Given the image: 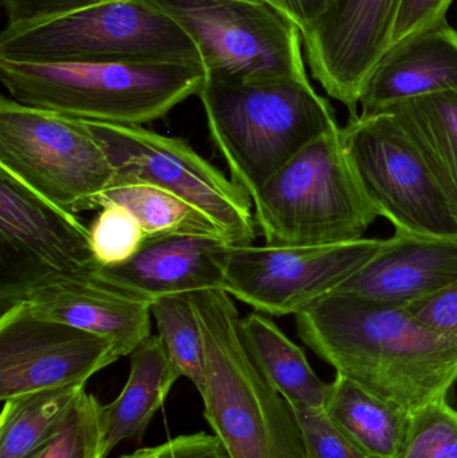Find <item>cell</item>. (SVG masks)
Wrapping results in <instances>:
<instances>
[{"label":"cell","mask_w":457,"mask_h":458,"mask_svg":"<svg viewBox=\"0 0 457 458\" xmlns=\"http://www.w3.org/2000/svg\"><path fill=\"white\" fill-rule=\"evenodd\" d=\"M298 334L338 374L412 411L457 384V336L439 333L405 307L329 293L295 315Z\"/></svg>","instance_id":"6da1fadb"},{"label":"cell","mask_w":457,"mask_h":458,"mask_svg":"<svg viewBox=\"0 0 457 458\" xmlns=\"http://www.w3.org/2000/svg\"><path fill=\"white\" fill-rule=\"evenodd\" d=\"M204 342V417L230 458H310L294 409L252 362L233 296L190 293Z\"/></svg>","instance_id":"7a4b0ae2"},{"label":"cell","mask_w":457,"mask_h":458,"mask_svg":"<svg viewBox=\"0 0 457 458\" xmlns=\"http://www.w3.org/2000/svg\"><path fill=\"white\" fill-rule=\"evenodd\" d=\"M198 96L212 142L233 182L250 198L303 148L340 128L334 110L309 78L259 82L207 78Z\"/></svg>","instance_id":"3957f363"},{"label":"cell","mask_w":457,"mask_h":458,"mask_svg":"<svg viewBox=\"0 0 457 458\" xmlns=\"http://www.w3.org/2000/svg\"><path fill=\"white\" fill-rule=\"evenodd\" d=\"M0 80L19 104L89 123L144 125L165 117L207 80L201 64H27L0 59Z\"/></svg>","instance_id":"277c9868"},{"label":"cell","mask_w":457,"mask_h":458,"mask_svg":"<svg viewBox=\"0 0 457 458\" xmlns=\"http://www.w3.org/2000/svg\"><path fill=\"white\" fill-rule=\"evenodd\" d=\"M0 59L27 64H201L192 40L149 0H109L40 23L5 27L0 34Z\"/></svg>","instance_id":"5b68a950"},{"label":"cell","mask_w":457,"mask_h":458,"mask_svg":"<svg viewBox=\"0 0 457 458\" xmlns=\"http://www.w3.org/2000/svg\"><path fill=\"white\" fill-rule=\"evenodd\" d=\"M251 199L267 245L351 242L378 217L346 157L341 128L303 148Z\"/></svg>","instance_id":"8992f818"},{"label":"cell","mask_w":457,"mask_h":458,"mask_svg":"<svg viewBox=\"0 0 457 458\" xmlns=\"http://www.w3.org/2000/svg\"><path fill=\"white\" fill-rule=\"evenodd\" d=\"M0 168L61 208H99L114 184L106 150L88 123L0 99Z\"/></svg>","instance_id":"52a82bcc"},{"label":"cell","mask_w":457,"mask_h":458,"mask_svg":"<svg viewBox=\"0 0 457 458\" xmlns=\"http://www.w3.org/2000/svg\"><path fill=\"white\" fill-rule=\"evenodd\" d=\"M200 54L207 78L259 82L308 78L302 34L265 0H149Z\"/></svg>","instance_id":"ba28073f"},{"label":"cell","mask_w":457,"mask_h":458,"mask_svg":"<svg viewBox=\"0 0 457 458\" xmlns=\"http://www.w3.org/2000/svg\"><path fill=\"white\" fill-rule=\"evenodd\" d=\"M86 123L106 150L117 174L115 182L163 188L211 217L228 244L254 242L258 225L251 198L187 141L141 125Z\"/></svg>","instance_id":"9c48e42d"},{"label":"cell","mask_w":457,"mask_h":458,"mask_svg":"<svg viewBox=\"0 0 457 458\" xmlns=\"http://www.w3.org/2000/svg\"><path fill=\"white\" fill-rule=\"evenodd\" d=\"M343 149L365 198L396 231L457 236V223L426 161L388 110L351 115Z\"/></svg>","instance_id":"30bf717a"},{"label":"cell","mask_w":457,"mask_h":458,"mask_svg":"<svg viewBox=\"0 0 457 458\" xmlns=\"http://www.w3.org/2000/svg\"><path fill=\"white\" fill-rule=\"evenodd\" d=\"M384 244L385 239L361 237L321 245H228L223 290L262 314L297 315L334 293Z\"/></svg>","instance_id":"8fae6325"},{"label":"cell","mask_w":457,"mask_h":458,"mask_svg":"<svg viewBox=\"0 0 457 458\" xmlns=\"http://www.w3.org/2000/svg\"><path fill=\"white\" fill-rule=\"evenodd\" d=\"M90 229L0 168V291L47 275H94Z\"/></svg>","instance_id":"7c38bea8"},{"label":"cell","mask_w":457,"mask_h":458,"mask_svg":"<svg viewBox=\"0 0 457 458\" xmlns=\"http://www.w3.org/2000/svg\"><path fill=\"white\" fill-rule=\"evenodd\" d=\"M112 342L35 317L23 307L0 309V400L43 390L86 386L120 360Z\"/></svg>","instance_id":"4fadbf2b"},{"label":"cell","mask_w":457,"mask_h":458,"mask_svg":"<svg viewBox=\"0 0 457 458\" xmlns=\"http://www.w3.org/2000/svg\"><path fill=\"white\" fill-rule=\"evenodd\" d=\"M402 0H334L303 32L311 74L332 98L357 114L365 83L391 47Z\"/></svg>","instance_id":"5bb4252c"},{"label":"cell","mask_w":457,"mask_h":458,"mask_svg":"<svg viewBox=\"0 0 457 458\" xmlns=\"http://www.w3.org/2000/svg\"><path fill=\"white\" fill-rule=\"evenodd\" d=\"M11 306L102 336L114 344L121 358L150 336L149 301L94 275H47L0 291V309Z\"/></svg>","instance_id":"9a60e30c"},{"label":"cell","mask_w":457,"mask_h":458,"mask_svg":"<svg viewBox=\"0 0 457 458\" xmlns=\"http://www.w3.org/2000/svg\"><path fill=\"white\" fill-rule=\"evenodd\" d=\"M457 284V236L396 231L380 252L333 293L407 307Z\"/></svg>","instance_id":"2e32d148"},{"label":"cell","mask_w":457,"mask_h":458,"mask_svg":"<svg viewBox=\"0 0 457 458\" xmlns=\"http://www.w3.org/2000/svg\"><path fill=\"white\" fill-rule=\"evenodd\" d=\"M228 245L217 237H149L131 260L99 267L94 276L150 304L166 296L223 288L222 256Z\"/></svg>","instance_id":"e0dca14e"},{"label":"cell","mask_w":457,"mask_h":458,"mask_svg":"<svg viewBox=\"0 0 457 458\" xmlns=\"http://www.w3.org/2000/svg\"><path fill=\"white\" fill-rule=\"evenodd\" d=\"M445 90H457V30L447 21L391 46L370 72L360 105L369 114Z\"/></svg>","instance_id":"ac0fdd59"},{"label":"cell","mask_w":457,"mask_h":458,"mask_svg":"<svg viewBox=\"0 0 457 458\" xmlns=\"http://www.w3.org/2000/svg\"><path fill=\"white\" fill-rule=\"evenodd\" d=\"M131 373L121 394L104 406L105 445L139 438L182 377L158 335H150L131 355Z\"/></svg>","instance_id":"d6986e66"},{"label":"cell","mask_w":457,"mask_h":458,"mask_svg":"<svg viewBox=\"0 0 457 458\" xmlns=\"http://www.w3.org/2000/svg\"><path fill=\"white\" fill-rule=\"evenodd\" d=\"M244 346L263 378L290 405L324 409L330 384L322 381L305 352L268 315L252 312L241 319Z\"/></svg>","instance_id":"ffe728a7"},{"label":"cell","mask_w":457,"mask_h":458,"mask_svg":"<svg viewBox=\"0 0 457 458\" xmlns=\"http://www.w3.org/2000/svg\"><path fill=\"white\" fill-rule=\"evenodd\" d=\"M426 161L457 223V90L418 97L385 107Z\"/></svg>","instance_id":"44dd1931"},{"label":"cell","mask_w":457,"mask_h":458,"mask_svg":"<svg viewBox=\"0 0 457 458\" xmlns=\"http://www.w3.org/2000/svg\"><path fill=\"white\" fill-rule=\"evenodd\" d=\"M325 411L372 458H399L410 413L338 374L330 384Z\"/></svg>","instance_id":"7402d4cb"},{"label":"cell","mask_w":457,"mask_h":458,"mask_svg":"<svg viewBox=\"0 0 457 458\" xmlns=\"http://www.w3.org/2000/svg\"><path fill=\"white\" fill-rule=\"evenodd\" d=\"M86 386L43 390L3 403L0 458H39Z\"/></svg>","instance_id":"603a6c76"},{"label":"cell","mask_w":457,"mask_h":458,"mask_svg":"<svg viewBox=\"0 0 457 458\" xmlns=\"http://www.w3.org/2000/svg\"><path fill=\"white\" fill-rule=\"evenodd\" d=\"M110 204L128 209L144 229L148 239L161 236H207L227 242L222 228L200 209L173 193L147 182H115L102 195L99 208Z\"/></svg>","instance_id":"cb8c5ba5"},{"label":"cell","mask_w":457,"mask_h":458,"mask_svg":"<svg viewBox=\"0 0 457 458\" xmlns=\"http://www.w3.org/2000/svg\"><path fill=\"white\" fill-rule=\"evenodd\" d=\"M150 311L172 362L199 393L203 392L204 342L190 293L157 299Z\"/></svg>","instance_id":"d4e9b609"},{"label":"cell","mask_w":457,"mask_h":458,"mask_svg":"<svg viewBox=\"0 0 457 458\" xmlns=\"http://www.w3.org/2000/svg\"><path fill=\"white\" fill-rule=\"evenodd\" d=\"M107 454L104 406L85 389L39 458H106Z\"/></svg>","instance_id":"484cf974"},{"label":"cell","mask_w":457,"mask_h":458,"mask_svg":"<svg viewBox=\"0 0 457 458\" xmlns=\"http://www.w3.org/2000/svg\"><path fill=\"white\" fill-rule=\"evenodd\" d=\"M399 458H457V411L448 400L410 413Z\"/></svg>","instance_id":"4316f807"},{"label":"cell","mask_w":457,"mask_h":458,"mask_svg":"<svg viewBox=\"0 0 457 458\" xmlns=\"http://www.w3.org/2000/svg\"><path fill=\"white\" fill-rule=\"evenodd\" d=\"M89 229L94 258L99 267L126 263L148 239L136 217L123 207L113 204L102 208Z\"/></svg>","instance_id":"83f0119b"},{"label":"cell","mask_w":457,"mask_h":458,"mask_svg":"<svg viewBox=\"0 0 457 458\" xmlns=\"http://www.w3.org/2000/svg\"><path fill=\"white\" fill-rule=\"evenodd\" d=\"M294 409L310 458H372L348 437L325 409Z\"/></svg>","instance_id":"f1b7e54d"},{"label":"cell","mask_w":457,"mask_h":458,"mask_svg":"<svg viewBox=\"0 0 457 458\" xmlns=\"http://www.w3.org/2000/svg\"><path fill=\"white\" fill-rule=\"evenodd\" d=\"M109 0H0L7 27H23L59 18Z\"/></svg>","instance_id":"f546056e"},{"label":"cell","mask_w":457,"mask_h":458,"mask_svg":"<svg viewBox=\"0 0 457 458\" xmlns=\"http://www.w3.org/2000/svg\"><path fill=\"white\" fill-rule=\"evenodd\" d=\"M453 3V0H402L392 31L391 46L447 21Z\"/></svg>","instance_id":"4dcf8cb0"},{"label":"cell","mask_w":457,"mask_h":458,"mask_svg":"<svg viewBox=\"0 0 457 458\" xmlns=\"http://www.w3.org/2000/svg\"><path fill=\"white\" fill-rule=\"evenodd\" d=\"M120 458H230L215 435L206 432L177 436L160 445L140 449Z\"/></svg>","instance_id":"1f68e13d"},{"label":"cell","mask_w":457,"mask_h":458,"mask_svg":"<svg viewBox=\"0 0 457 458\" xmlns=\"http://www.w3.org/2000/svg\"><path fill=\"white\" fill-rule=\"evenodd\" d=\"M405 309L434 330L457 336V284Z\"/></svg>","instance_id":"d6a6232c"},{"label":"cell","mask_w":457,"mask_h":458,"mask_svg":"<svg viewBox=\"0 0 457 458\" xmlns=\"http://www.w3.org/2000/svg\"><path fill=\"white\" fill-rule=\"evenodd\" d=\"M300 29L308 31L325 15L334 0H265Z\"/></svg>","instance_id":"836d02e7"}]
</instances>
